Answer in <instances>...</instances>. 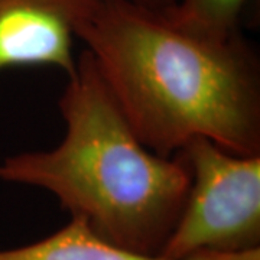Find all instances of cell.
<instances>
[{
  "label": "cell",
  "instance_id": "5b68a950",
  "mask_svg": "<svg viewBox=\"0 0 260 260\" xmlns=\"http://www.w3.org/2000/svg\"><path fill=\"white\" fill-rule=\"evenodd\" d=\"M0 260H172L143 254L103 239L81 217L35 243L0 250ZM185 260H260V250L242 254H205Z\"/></svg>",
  "mask_w": 260,
  "mask_h": 260
},
{
  "label": "cell",
  "instance_id": "277c9868",
  "mask_svg": "<svg viewBox=\"0 0 260 260\" xmlns=\"http://www.w3.org/2000/svg\"><path fill=\"white\" fill-rule=\"evenodd\" d=\"M100 0H0V74L54 67L74 74L78 29Z\"/></svg>",
  "mask_w": 260,
  "mask_h": 260
},
{
  "label": "cell",
  "instance_id": "52a82bcc",
  "mask_svg": "<svg viewBox=\"0 0 260 260\" xmlns=\"http://www.w3.org/2000/svg\"><path fill=\"white\" fill-rule=\"evenodd\" d=\"M132 2L135 5H139L142 8H146V9L153 10V12H159V13H167L168 10H171L177 0H127Z\"/></svg>",
  "mask_w": 260,
  "mask_h": 260
},
{
  "label": "cell",
  "instance_id": "7a4b0ae2",
  "mask_svg": "<svg viewBox=\"0 0 260 260\" xmlns=\"http://www.w3.org/2000/svg\"><path fill=\"white\" fill-rule=\"evenodd\" d=\"M58 107L59 145L6 156L0 181L45 189L103 239L160 256L189 191L185 158L160 156L140 142L87 49Z\"/></svg>",
  "mask_w": 260,
  "mask_h": 260
},
{
  "label": "cell",
  "instance_id": "3957f363",
  "mask_svg": "<svg viewBox=\"0 0 260 260\" xmlns=\"http://www.w3.org/2000/svg\"><path fill=\"white\" fill-rule=\"evenodd\" d=\"M179 153L191 184L160 256L185 260L260 250V155L233 153L205 138L191 139Z\"/></svg>",
  "mask_w": 260,
  "mask_h": 260
},
{
  "label": "cell",
  "instance_id": "6da1fadb",
  "mask_svg": "<svg viewBox=\"0 0 260 260\" xmlns=\"http://www.w3.org/2000/svg\"><path fill=\"white\" fill-rule=\"evenodd\" d=\"M140 142L160 156L194 138L260 155V61L243 34L192 35L164 13L100 0L78 29Z\"/></svg>",
  "mask_w": 260,
  "mask_h": 260
},
{
  "label": "cell",
  "instance_id": "8992f818",
  "mask_svg": "<svg viewBox=\"0 0 260 260\" xmlns=\"http://www.w3.org/2000/svg\"><path fill=\"white\" fill-rule=\"evenodd\" d=\"M249 0H177L164 13L177 28L210 39L225 41L242 34L240 22Z\"/></svg>",
  "mask_w": 260,
  "mask_h": 260
}]
</instances>
